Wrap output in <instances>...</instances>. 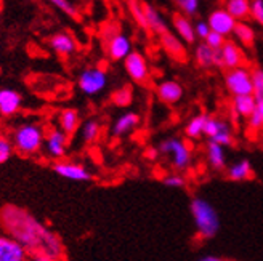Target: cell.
<instances>
[{"label":"cell","mask_w":263,"mask_h":261,"mask_svg":"<svg viewBox=\"0 0 263 261\" xmlns=\"http://www.w3.org/2000/svg\"><path fill=\"white\" fill-rule=\"evenodd\" d=\"M0 223L11 239L20 242L28 255L41 261L63 258L64 249L60 237L20 207L7 205L0 212Z\"/></svg>","instance_id":"obj_1"},{"label":"cell","mask_w":263,"mask_h":261,"mask_svg":"<svg viewBox=\"0 0 263 261\" xmlns=\"http://www.w3.org/2000/svg\"><path fill=\"white\" fill-rule=\"evenodd\" d=\"M45 133L42 125L34 122H24L13 127L10 132V141L13 149L23 155H32L39 152L44 146Z\"/></svg>","instance_id":"obj_2"},{"label":"cell","mask_w":263,"mask_h":261,"mask_svg":"<svg viewBox=\"0 0 263 261\" xmlns=\"http://www.w3.org/2000/svg\"><path fill=\"white\" fill-rule=\"evenodd\" d=\"M190 207H191V215L194 219L197 234H199L202 239L215 237L220 229V218L214 205L205 199L196 197L191 200Z\"/></svg>","instance_id":"obj_3"},{"label":"cell","mask_w":263,"mask_h":261,"mask_svg":"<svg viewBox=\"0 0 263 261\" xmlns=\"http://www.w3.org/2000/svg\"><path fill=\"white\" fill-rule=\"evenodd\" d=\"M159 154L168 157L170 164H172L177 170H186L191 165V151L186 146V143L178 138L164 139L159 146Z\"/></svg>","instance_id":"obj_4"},{"label":"cell","mask_w":263,"mask_h":261,"mask_svg":"<svg viewBox=\"0 0 263 261\" xmlns=\"http://www.w3.org/2000/svg\"><path fill=\"white\" fill-rule=\"evenodd\" d=\"M225 87L233 96L252 95L254 93L252 72L244 66L228 69V72L225 75Z\"/></svg>","instance_id":"obj_5"},{"label":"cell","mask_w":263,"mask_h":261,"mask_svg":"<svg viewBox=\"0 0 263 261\" xmlns=\"http://www.w3.org/2000/svg\"><path fill=\"white\" fill-rule=\"evenodd\" d=\"M77 85L84 95L95 96L106 88L108 85V74L101 68H88L79 75Z\"/></svg>","instance_id":"obj_6"},{"label":"cell","mask_w":263,"mask_h":261,"mask_svg":"<svg viewBox=\"0 0 263 261\" xmlns=\"http://www.w3.org/2000/svg\"><path fill=\"white\" fill-rule=\"evenodd\" d=\"M204 135L210 139L215 141L221 146H231L233 145V130L231 125L223 121V119H217V117H209L204 125Z\"/></svg>","instance_id":"obj_7"},{"label":"cell","mask_w":263,"mask_h":261,"mask_svg":"<svg viewBox=\"0 0 263 261\" xmlns=\"http://www.w3.org/2000/svg\"><path fill=\"white\" fill-rule=\"evenodd\" d=\"M124 66L130 79L137 84H144L149 77V68L148 61L138 51H130L124 59Z\"/></svg>","instance_id":"obj_8"},{"label":"cell","mask_w":263,"mask_h":261,"mask_svg":"<svg viewBox=\"0 0 263 261\" xmlns=\"http://www.w3.org/2000/svg\"><path fill=\"white\" fill-rule=\"evenodd\" d=\"M68 139L69 135L64 133L61 128H51L45 135L44 139V148L48 157L51 159H61L66 154V148H68Z\"/></svg>","instance_id":"obj_9"},{"label":"cell","mask_w":263,"mask_h":261,"mask_svg":"<svg viewBox=\"0 0 263 261\" xmlns=\"http://www.w3.org/2000/svg\"><path fill=\"white\" fill-rule=\"evenodd\" d=\"M218 58H220V68H227V69L242 66L246 59L242 48L236 42H230V41H227L218 50Z\"/></svg>","instance_id":"obj_10"},{"label":"cell","mask_w":263,"mask_h":261,"mask_svg":"<svg viewBox=\"0 0 263 261\" xmlns=\"http://www.w3.org/2000/svg\"><path fill=\"white\" fill-rule=\"evenodd\" d=\"M210 29L221 34V35H231L233 34V29L236 26V19L230 15V13L225 10V8H217L214 10L212 13L209 15V19H207Z\"/></svg>","instance_id":"obj_11"},{"label":"cell","mask_w":263,"mask_h":261,"mask_svg":"<svg viewBox=\"0 0 263 261\" xmlns=\"http://www.w3.org/2000/svg\"><path fill=\"white\" fill-rule=\"evenodd\" d=\"M53 170L58 176L64 178V179H71V181H90L91 175L88 173V170L81 165V164H74V162H57L53 165Z\"/></svg>","instance_id":"obj_12"},{"label":"cell","mask_w":263,"mask_h":261,"mask_svg":"<svg viewBox=\"0 0 263 261\" xmlns=\"http://www.w3.org/2000/svg\"><path fill=\"white\" fill-rule=\"evenodd\" d=\"M106 48H108V55L112 61H124L125 56L132 51V42L125 34L116 32L108 38Z\"/></svg>","instance_id":"obj_13"},{"label":"cell","mask_w":263,"mask_h":261,"mask_svg":"<svg viewBox=\"0 0 263 261\" xmlns=\"http://www.w3.org/2000/svg\"><path fill=\"white\" fill-rule=\"evenodd\" d=\"M28 256L24 247L11 237H0V261H24Z\"/></svg>","instance_id":"obj_14"},{"label":"cell","mask_w":263,"mask_h":261,"mask_svg":"<svg viewBox=\"0 0 263 261\" xmlns=\"http://www.w3.org/2000/svg\"><path fill=\"white\" fill-rule=\"evenodd\" d=\"M23 98L16 90L0 88V115L10 117L15 115L21 108Z\"/></svg>","instance_id":"obj_15"},{"label":"cell","mask_w":263,"mask_h":261,"mask_svg":"<svg viewBox=\"0 0 263 261\" xmlns=\"http://www.w3.org/2000/svg\"><path fill=\"white\" fill-rule=\"evenodd\" d=\"M194 59L197 66L209 69V68H220V58H218V50L209 47L205 42H201L196 47L194 51Z\"/></svg>","instance_id":"obj_16"},{"label":"cell","mask_w":263,"mask_h":261,"mask_svg":"<svg viewBox=\"0 0 263 261\" xmlns=\"http://www.w3.org/2000/svg\"><path fill=\"white\" fill-rule=\"evenodd\" d=\"M183 93H185V91H183V87L175 81H165L157 85V88H156L157 98L165 104L178 103L183 98Z\"/></svg>","instance_id":"obj_17"},{"label":"cell","mask_w":263,"mask_h":261,"mask_svg":"<svg viewBox=\"0 0 263 261\" xmlns=\"http://www.w3.org/2000/svg\"><path fill=\"white\" fill-rule=\"evenodd\" d=\"M50 47L53 48V51L60 56H69L72 55L77 45H76V41L74 37L68 32H60V34H55L53 37L50 38Z\"/></svg>","instance_id":"obj_18"},{"label":"cell","mask_w":263,"mask_h":261,"mask_svg":"<svg viewBox=\"0 0 263 261\" xmlns=\"http://www.w3.org/2000/svg\"><path fill=\"white\" fill-rule=\"evenodd\" d=\"M140 124V115L137 112H125L117 119L112 125L114 136H125L132 133Z\"/></svg>","instance_id":"obj_19"},{"label":"cell","mask_w":263,"mask_h":261,"mask_svg":"<svg viewBox=\"0 0 263 261\" xmlns=\"http://www.w3.org/2000/svg\"><path fill=\"white\" fill-rule=\"evenodd\" d=\"M174 28L178 34V37L186 44H194L196 42V32H194V24L188 19L186 15H174Z\"/></svg>","instance_id":"obj_20"},{"label":"cell","mask_w":263,"mask_h":261,"mask_svg":"<svg viewBox=\"0 0 263 261\" xmlns=\"http://www.w3.org/2000/svg\"><path fill=\"white\" fill-rule=\"evenodd\" d=\"M254 108H255L254 95H238V96H233L231 111H233L234 119H238V117H244V119H247V117L254 112Z\"/></svg>","instance_id":"obj_21"},{"label":"cell","mask_w":263,"mask_h":261,"mask_svg":"<svg viewBox=\"0 0 263 261\" xmlns=\"http://www.w3.org/2000/svg\"><path fill=\"white\" fill-rule=\"evenodd\" d=\"M252 95L255 101V108H254V112L247 117V122L252 130H260L263 128V85L254 87Z\"/></svg>","instance_id":"obj_22"},{"label":"cell","mask_w":263,"mask_h":261,"mask_svg":"<svg viewBox=\"0 0 263 261\" xmlns=\"http://www.w3.org/2000/svg\"><path fill=\"white\" fill-rule=\"evenodd\" d=\"M207 160L209 165L214 168V170H223L227 165V155H225V146L218 145L215 141L209 139L207 145Z\"/></svg>","instance_id":"obj_23"},{"label":"cell","mask_w":263,"mask_h":261,"mask_svg":"<svg viewBox=\"0 0 263 261\" xmlns=\"http://www.w3.org/2000/svg\"><path fill=\"white\" fill-rule=\"evenodd\" d=\"M143 8H144V16H146V23H148V29L149 31L159 34V35L168 31L165 19L162 18V15L154 7L143 5Z\"/></svg>","instance_id":"obj_24"},{"label":"cell","mask_w":263,"mask_h":261,"mask_svg":"<svg viewBox=\"0 0 263 261\" xmlns=\"http://www.w3.org/2000/svg\"><path fill=\"white\" fill-rule=\"evenodd\" d=\"M161 44H162V47H164V50L167 51V53L170 55V56H174V58H178V59H181V58H185V47H183V44H181V41L178 37H175L172 32H164V34H161Z\"/></svg>","instance_id":"obj_25"},{"label":"cell","mask_w":263,"mask_h":261,"mask_svg":"<svg viewBox=\"0 0 263 261\" xmlns=\"http://www.w3.org/2000/svg\"><path fill=\"white\" fill-rule=\"evenodd\" d=\"M233 35L241 45L252 47L255 41V29L247 21H236V26L233 29Z\"/></svg>","instance_id":"obj_26"},{"label":"cell","mask_w":263,"mask_h":261,"mask_svg":"<svg viewBox=\"0 0 263 261\" xmlns=\"http://www.w3.org/2000/svg\"><path fill=\"white\" fill-rule=\"evenodd\" d=\"M225 10L236 21H246L251 16V0H227Z\"/></svg>","instance_id":"obj_27"},{"label":"cell","mask_w":263,"mask_h":261,"mask_svg":"<svg viewBox=\"0 0 263 261\" xmlns=\"http://www.w3.org/2000/svg\"><path fill=\"white\" fill-rule=\"evenodd\" d=\"M58 124L64 133L74 135L79 128V112L76 109H63L58 115Z\"/></svg>","instance_id":"obj_28"},{"label":"cell","mask_w":263,"mask_h":261,"mask_svg":"<svg viewBox=\"0 0 263 261\" xmlns=\"http://www.w3.org/2000/svg\"><path fill=\"white\" fill-rule=\"evenodd\" d=\"M252 176H254V170H252L251 162H249L247 159L236 162L228 168V178L231 181H246Z\"/></svg>","instance_id":"obj_29"},{"label":"cell","mask_w":263,"mask_h":261,"mask_svg":"<svg viewBox=\"0 0 263 261\" xmlns=\"http://www.w3.org/2000/svg\"><path fill=\"white\" fill-rule=\"evenodd\" d=\"M205 121H207V115L205 114H197L194 115L193 119L186 124L185 127V133L188 138L191 139H197L204 135V125H205Z\"/></svg>","instance_id":"obj_30"},{"label":"cell","mask_w":263,"mask_h":261,"mask_svg":"<svg viewBox=\"0 0 263 261\" xmlns=\"http://www.w3.org/2000/svg\"><path fill=\"white\" fill-rule=\"evenodd\" d=\"M98 135H100V124L95 119L87 121L81 127V136H82V141L85 143V145H91V143H95L98 139Z\"/></svg>","instance_id":"obj_31"},{"label":"cell","mask_w":263,"mask_h":261,"mask_svg":"<svg viewBox=\"0 0 263 261\" xmlns=\"http://www.w3.org/2000/svg\"><path fill=\"white\" fill-rule=\"evenodd\" d=\"M128 8L134 19L138 23L140 28L143 29H148V23H146V16H144V8L143 4H140L138 0H128Z\"/></svg>","instance_id":"obj_32"},{"label":"cell","mask_w":263,"mask_h":261,"mask_svg":"<svg viewBox=\"0 0 263 261\" xmlns=\"http://www.w3.org/2000/svg\"><path fill=\"white\" fill-rule=\"evenodd\" d=\"M112 103L116 104V106H128V104L132 103V99H134V95H132V88L130 87H124V88H119L117 91H114L112 93Z\"/></svg>","instance_id":"obj_33"},{"label":"cell","mask_w":263,"mask_h":261,"mask_svg":"<svg viewBox=\"0 0 263 261\" xmlns=\"http://www.w3.org/2000/svg\"><path fill=\"white\" fill-rule=\"evenodd\" d=\"M50 5H53L55 8H58L60 11L66 13L71 18H77V8L72 5V2L69 0H47Z\"/></svg>","instance_id":"obj_34"},{"label":"cell","mask_w":263,"mask_h":261,"mask_svg":"<svg viewBox=\"0 0 263 261\" xmlns=\"http://www.w3.org/2000/svg\"><path fill=\"white\" fill-rule=\"evenodd\" d=\"M199 0H177L178 8L183 11V15L186 16H194L199 11Z\"/></svg>","instance_id":"obj_35"},{"label":"cell","mask_w":263,"mask_h":261,"mask_svg":"<svg viewBox=\"0 0 263 261\" xmlns=\"http://www.w3.org/2000/svg\"><path fill=\"white\" fill-rule=\"evenodd\" d=\"M11 155H13L11 141L4 136H0V164H5L7 160H10Z\"/></svg>","instance_id":"obj_36"},{"label":"cell","mask_w":263,"mask_h":261,"mask_svg":"<svg viewBox=\"0 0 263 261\" xmlns=\"http://www.w3.org/2000/svg\"><path fill=\"white\" fill-rule=\"evenodd\" d=\"M204 42H205L209 47H212V48H215V50H220L221 45L227 42V37H225V35H221V34H218V32H215V31H210L209 35L204 38Z\"/></svg>","instance_id":"obj_37"},{"label":"cell","mask_w":263,"mask_h":261,"mask_svg":"<svg viewBox=\"0 0 263 261\" xmlns=\"http://www.w3.org/2000/svg\"><path fill=\"white\" fill-rule=\"evenodd\" d=\"M251 16L255 23L263 26V0H251Z\"/></svg>","instance_id":"obj_38"},{"label":"cell","mask_w":263,"mask_h":261,"mask_svg":"<svg viewBox=\"0 0 263 261\" xmlns=\"http://www.w3.org/2000/svg\"><path fill=\"white\" fill-rule=\"evenodd\" d=\"M162 183H164V186H167V188H183L185 186V178H183L181 175H177V173H174V175H167V176H164V179H162Z\"/></svg>","instance_id":"obj_39"},{"label":"cell","mask_w":263,"mask_h":261,"mask_svg":"<svg viewBox=\"0 0 263 261\" xmlns=\"http://www.w3.org/2000/svg\"><path fill=\"white\" fill-rule=\"evenodd\" d=\"M212 31L210 29V26H209V23L207 21H199V23H196L194 24V32H196V37H199V38H204L209 35V32Z\"/></svg>","instance_id":"obj_40"},{"label":"cell","mask_w":263,"mask_h":261,"mask_svg":"<svg viewBox=\"0 0 263 261\" xmlns=\"http://www.w3.org/2000/svg\"><path fill=\"white\" fill-rule=\"evenodd\" d=\"M146 157H148L149 160H156L157 157H159V149H156V148L146 149Z\"/></svg>","instance_id":"obj_41"},{"label":"cell","mask_w":263,"mask_h":261,"mask_svg":"<svg viewBox=\"0 0 263 261\" xmlns=\"http://www.w3.org/2000/svg\"><path fill=\"white\" fill-rule=\"evenodd\" d=\"M199 259H201V261H220L221 258H218V256H215V255H204V256H201Z\"/></svg>","instance_id":"obj_42"}]
</instances>
